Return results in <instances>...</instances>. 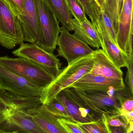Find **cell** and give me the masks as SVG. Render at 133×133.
Masks as SVG:
<instances>
[{"label": "cell", "mask_w": 133, "mask_h": 133, "mask_svg": "<svg viewBox=\"0 0 133 133\" xmlns=\"http://www.w3.org/2000/svg\"><path fill=\"white\" fill-rule=\"evenodd\" d=\"M61 23L62 29L73 31L72 24V16L66 0H44Z\"/></svg>", "instance_id": "ac0fdd59"}, {"label": "cell", "mask_w": 133, "mask_h": 133, "mask_svg": "<svg viewBox=\"0 0 133 133\" xmlns=\"http://www.w3.org/2000/svg\"><path fill=\"white\" fill-rule=\"evenodd\" d=\"M109 127L110 133H128L129 130V126L126 127H112L109 126Z\"/></svg>", "instance_id": "f546056e"}, {"label": "cell", "mask_w": 133, "mask_h": 133, "mask_svg": "<svg viewBox=\"0 0 133 133\" xmlns=\"http://www.w3.org/2000/svg\"><path fill=\"white\" fill-rule=\"evenodd\" d=\"M105 1V0H104V1Z\"/></svg>", "instance_id": "e575fe53"}, {"label": "cell", "mask_w": 133, "mask_h": 133, "mask_svg": "<svg viewBox=\"0 0 133 133\" xmlns=\"http://www.w3.org/2000/svg\"><path fill=\"white\" fill-rule=\"evenodd\" d=\"M55 97L62 104L68 115L75 123L93 122L102 116L90 109L73 88L63 89Z\"/></svg>", "instance_id": "8992f818"}, {"label": "cell", "mask_w": 133, "mask_h": 133, "mask_svg": "<svg viewBox=\"0 0 133 133\" xmlns=\"http://www.w3.org/2000/svg\"><path fill=\"white\" fill-rule=\"evenodd\" d=\"M127 71L125 82L128 86L131 91L133 93V54L129 57Z\"/></svg>", "instance_id": "4316f807"}, {"label": "cell", "mask_w": 133, "mask_h": 133, "mask_svg": "<svg viewBox=\"0 0 133 133\" xmlns=\"http://www.w3.org/2000/svg\"><path fill=\"white\" fill-rule=\"evenodd\" d=\"M133 122H131L130 123L129 125V130L128 133H133Z\"/></svg>", "instance_id": "d6a6232c"}, {"label": "cell", "mask_w": 133, "mask_h": 133, "mask_svg": "<svg viewBox=\"0 0 133 133\" xmlns=\"http://www.w3.org/2000/svg\"><path fill=\"white\" fill-rule=\"evenodd\" d=\"M83 9L91 20L93 21L97 18L99 11V7L93 0H78Z\"/></svg>", "instance_id": "603a6c76"}, {"label": "cell", "mask_w": 133, "mask_h": 133, "mask_svg": "<svg viewBox=\"0 0 133 133\" xmlns=\"http://www.w3.org/2000/svg\"><path fill=\"white\" fill-rule=\"evenodd\" d=\"M0 133H21L16 132H5V131H1V130H0Z\"/></svg>", "instance_id": "836d02e7"}, {"label": "cell", "mask_w": 133, "mask_h": 133, "mask_svg": "<svg viewBox=\"0 0 133 133\" xmlns=\"http://www.w3.org/2000/svg\"><path fill=\"white\" fill-rule=\"evenodd\" d=\"M133 0H123L116 34L117 45L128 57L133 54Z\"/></svg>", "instance_id": "30bf717a"}, {"label": "cell", "mask_w": 133, "mask_h": 133, "mask_svg": "<svg viewBox=\"0 0 133 133\" xmlns=\"http://www.w3.org/2000/svg\"><path fill=\"white\" fill-rule=\"evenodd\" d=\"M125 87L123 79H111L89 73L68 88L86 92H107L123 90Z\"/></svg>", "instance_id": "4fadbf2b"}, {"label": "cell", "mask_w": 133, "mask_h": 133, "mask_svg": "<svg viewBox=\"0 0 133 133\" xmlns=\"http://www.w3.org/2000/svg\"><path fill=\"white\" fill-rule=\"evenodd\" d=\"M133 98H129L125 100L122 105L123 111L125 112L133 111Z\"/></svg>", "instance_id": "f1b7e54d"}, {"label": "cell", "mask_w": 133, "mask_h": 133, "mask_svg": "<svg viewBox=\"0 0 133 133\" xmlns=\"http://www.w3.org/2000/svg\"><path fill=\"white\" fill-rule=\"evenodd\" d=\"M100 10L96 18L91 22L97 32L102 50L119 68L127 67L129 57L113 41L101 19Z\"/></svg>", "instance_id": "5bb4252c"}, {"label": "cell", "mask_w": 133, "mask_h": 133, "mask_svg": "<svg viewBox=\"0 0 133 133\" xmlns=\"http://www.w3.org/2000/svg\"><path fill=\"white\" fill-rule=\"evenodd\" d=\"M72 24L74 36L87 45L100 49L101 45L97 32L87 18L81 22L72 18Z\"/></svg>", "instance_id": "e0dca14e"}, {"label": "cell", "mask_w": 133, "mask_h": 133, "mask_svg": "<svg viewBox=\"0 0 133 133\" xmlns=\"http://www.w3.org/2000/svg\"><path fill=\"white\" fill-rule=\"evenodd\" d=\"M75 90L90 109L100 116L103 114L109 116L120 115L123 102L133 98V93L126 87L123 90L107 92Z\"/></svg>", "instance_id": "3957f363"}, {"label": "cell", "mask_w": 133, "mask_h": 133, "mask_svg": "<svg viewBox=\"0 0 133 133\" xmlns=\"http://www.w3.org/2000/svg\"><path fill=\"white\" fill-rule=\"evenodd\" d=\"M93 1L100 8H102L104 0H93Z\"/></svg>", "instance_id": "1f68e13d"}, {"label": "cell", "mask_w": 133, "mask_h": 133, "mask_svg": "<svg viewBox=\"0 0 133 133\" xmlns=\"http://www.w3.org/2000/svg\"><path fill=\"white\" fill-rule=\"evenodd\" d=\"M120 115L124 118L128 124H129L131 122H133V111L131 112H125L122 109V112Z\"/></svg>", "instance_id": "4dcf8cb0"}, {"label": "cell", "mask_w": 133, "mask_h": 133, "mask_svg": "<svg viewBox=\"0 0 133 133\" xmlns=\"http://www.w3.org/2000/svg\"><path fill=\"white\" fill-rule=\"evenodd\" d=\"M93 54L75 60L61 69L58 76L44 88L40 97L45 105L55 98L61 91L70 87L91 71L93 66Z\"/></svg>", "instance_id": "7a4b0ae2"}, {"label": "cell", "mask_w": 133, "mask_h": 133, "mask_svg": "<svg viewBox=\"0 0 133 133\" xmlns=\"http://www.w3.org/2000/svg\"><path fill=\"white\" fill-rule=\"evenodd\" d=\"M100 17L104 25L105 26L109 35L113 39V41L117 45L116 42V34L114 30L113 23L106 11L103 9L100 8Z\"/></svg>", "instance_id": "cb8c5ba5"}, {"label": "cell", "mask_w": 133, "mask_h": 133, "mask_svg": "<svg viewBox=\"0 0 133 133\" xmlns=\"http://www.w3.org/2000/svg\"><path fill=\"white\" fill-rule=\"evenodd\" d=\"M123 0H105L103 9L106 11L113 23L116 34L118 27V19L122 4Z\"/></svg>", "instance_id": "ffe728a7"}, {"label": "cell", "mask_w": 133, "mask_h": 133, "mask_svg": "<svg viewBox=\"0 0 133 133\" xmlns=\"http://www.w3.org/2000/svg\"><path fill=\"white\" fill-rule=\"evenodd\" d=\"M23 41L17 16L4 0H0V44L7 49H12Z\"/></svg>", "instance_id": "52a82bcc"}, {"label": "cell", "mask_w": 133, "mask_h": 133, "mask_svg": "<svg viewBox=\"0 0 133 133\" xmlns=\"http://www.w3.org/2000/svg\"><path fill=\"white\" fill-rule=\"evenodd\" d=\"M94 64L90 73L111 79H123V72L104 53L102 49H97L93 54Z\"/></svg>", "instance_id": "9a60e30c"}, {"label": "cell", "mask_w": 133, "mask_h": 133, "mask_svg": "<svg viewBox=\"0 0 133 133\" xmlns=\"http://www.w3.org/2000/svg\"><path fill=\"white\" fill-rule=\"evenodd\" d=\"M0 65L29 83L43 88L54 79L43 68L26 58L0 57Z\"/></svg>", "instance_id": "277c9868"}, {"label": "cell", "mask_w": 133, "mask_h": 133, "mask_svg": "<svg viewBox=\"0 0 133 133\" xmlns=\"http://www.w3.org/2000/svg\"><path fill=\"white\" fill-rule=\"evenodd\" d=\"M58 120L67 133H84L79 128L77 123L62 119H58Z\"/></svg>", "instance_id": "484cf974"}, {"label": "cell", "mask_w": 133, "mask_h": 133, "mask_svg": "<svg viewBox=\"0 0 133 133\" xmlns=\"http://www.w3.org/2000/svg\"><path fill=\"white\" fill-rule=\"evenodd\" d=\"M34 121L48 133H67L58 118L48 112L43 105L29 110Z\"/></svg>", "instance_id": "2e32d148"}, {"label": "cell", "mask_w": 133, "mask_h": 133, "mask_svg": "<svg viewBox=\"0 0 133 133\" xmlns=\"http://www.w3.org/2000/svg\"><path fill=\"white\" fill-rule=\"evenodd\" d=\"M106 116L109 126L112 127H126L129 126V124L127 123L125 119L121 115H115L111 116H109L106 115Z\"/></svg>", "instance_id": "d4e9b609"}, {"label": "cell", "mask_w": 133, "mask_h": 133, "mask_svg": "<svg viewBox=\"0 0 133 133\" xmlns=\"http://www.w3.org/2000/svg\"><path fill=\"white\" fill-rule=\"evenodd\" d=\"M29 109L20 102H5L0 106V130L21 133H48L32 118Z\"/></svg>", "instance_id": "6da1fadb"}, {"label": "cell", "mask_w": 133, "mask_h": 133, "mask_svg": "<svg viewBox=\"0 0 133 133\" xmlns=\"http://www.w3.org/2000/svg\"><path fill=\"white\" fill-rule=\"evenodd\" d=\"M70 13L74 18L81 22L87 18L86 14L78 0H66Z\"/></svg>", "instance_id": "7402d4cb"}, {"label": "cell", "mask_w": 133, "mask_h": 133, "mask_svg": "<svg viewBox=\"0 0 133 133\" xmlns=\"http://www.w3.org/2000/svg\"><path fill=\"white\" fill-rule=\"evenodd\" d=\"M17 50L12 51L15 56L26 58L40 66L56 78L61 72L60 60L53 53L45 50L35 43L20 44Z\"/></svg>", "instance_id": "ba28073f"}, {"label": "cell", "mask_w": 133, "mask_h": 133, "mask_svg": "<svg viewBox=\"0 0 133 133\" xmlns=\"http://www.w3.org/2000/svg\"><path fill=\"white\" fill-rule=\"evenodd\" d=\"M23 9L17 17L24 41L35 43L40 31L37 0H23Z\"/></svg>", "instance_id": "7c38bea8"}, {"label": "cell", "mask_w": 133, "mask_h": 133, "mask_svg": "<svg viewBox=\"0 0 133 133\" xmlns=\"http://www.w3.org/2000/svg\"><path fill=\"white\" fill-rule=\"evenodd\" d=\"M40 31L35 43L47 52L54 53L61 31L59 22L44 0H37Z\"/></svg>", "instance_id": "5b68a950"}, {"label": "cell", "mask_w": 133, "mask_h": 133, "mask_svg": "<svg viewBox=\"0 0 133 133\" xmlns=\"http://www.w3.org/2000/svg\"><path fill=\"white\" fill-rule=\"evenodd\" d=\"M0 88L19 96L40 97L44 88L29 83L0 65Z\"/></svg>", "instance_id": "8fae6325"}, {"label": "cell", "mask_w": 133, "mask_h": 133, "mask_svg": "<svg viewBox=\"0 0 133 133\" xmlns=\"http://www.w3.org/2000/svg\"><path fill=\"white\" fill-rule=\"evenodd\" d=\"M43 105L48 112L59 119H62L73 122L68 115L62 104L56 97Z\"/></svg>", "instance_id": "44dd1931"}, {"label": "cell", "mask_w": 133, "mask_h": 133, "mask_svg": "<svg viewBox=\"0 0 133 133\" xmlns=\"http://www.w3.org/2000/svg\"><path fill=\"white\" fill-rule=\"evenodd\" d=\"M77 125L84 133H110L107 117L105 114L93 122L77 123Z\"/></svg>", "instance_id": "d6986e66"}, {"label": "cell", "mask_w": 133, "mask_h": 133, "mask_svg": "<svg viewBox=\"0 0 133 133\" xmlns=\"http://www.w3.org/2000/svg\"><path fill=\"white\" fill-rule=\"evenodd\" d=\"M8 5L17 17L20 15L23 9V0H4Z\"/></svg>", "instance_id": "83f0119b"}, {"label": "cell", "mask_w": 133, "mask_h": 133, "mask_svg": "<svg viewBox=\"0 0 133 133\" xmlns=\"http://www.w3.org/2000/svg\"><path fill=\"white\" fill-rule=\"evenodd\" d=\"M58 47L56 57H61L66 60L68 64L77 59L93 54L94 50L81 41L69 31L62 28L58 37Z\"/></svg>", "instance_id": "9c48e42d"}]
</instances>
